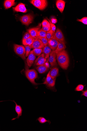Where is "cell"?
Segmentation results:
<instances>
[{
  "label": "cell",
  "instance_id": "cell-19",
  "mask_svg": "<svg viewBox=\"0 0 87 131\" xmlns=\"http://www.w3.org/2000/svg\"><path fill=\"white\" fill-rule=\"evenodd\" d=\"M58 69L57 68H54L50 71V75L52 78L55 79L58 75Z\"/></svg>",
  "mask_w": 87,
  "mask_h": 131
},
{
  "label": "cell",
  "instance_id": "cell-6",
  "mask_svg": "<svg viewBox=\"0 0 87 131\" xmlns=\"http://www.w3.org/2000/svg\"><path fill=\"white\" fill-rule=\"evenodd\" d=\"M53 39L58 41L59 42L65 45L64 37L61 30L59 28L57 29L55 32L52 38Z\"/></svg>",
  "mask_w": 87,
  "mask_h": 131
},
{
  "label": "cell",
  "instance_id": "cell-14",
  "mask_svg": "<svg viewBox=\"0 0 87 131\" xmlns=\"http://www.w3.org/2000/svg\"><path fill=\"white\" fill-rule=\"evenodd\" d=\"M59 42L53 38L48 41V45L52 51H55L57 48Z\"/></svg>",
  "mask_w": 87,
  "mask_h": 131
},
{
  "label": "cell",
  "instance_id": "cell-22",
  "mask_svg": "<svg viewBox=\"0 0 87 131\" xmlns=\"http://www.w3.org/2000/svg\"><path fill=\"white\" fill-rule=\"evenodd\" d=\"M54 36L53 31L51 29L50 30L47 32L46 34V38L49 41L53 38Z\"/></svg>",
  "mask_w": 87,
  "mask_h": 131
},
{
  "label": "cell",
  "instance_id": "cell-36",
  "mask_svg": "<svg viewBox=\"0 0 87 131\" xmlns=\"http://www.w3.org/2000/svg\"><path fill=\"white\" fill-rule=\"evenodd\" d=\"M52 23L54 24L58 22V20L56 19L55 18H52L50 21Z\"/></svg>",
  "mask_w": 87,
  "mask_h": 131
},
{
  "label": "cell",
  "instance_id": "cell-31",
  "mask_svg": "<svg viewBox=\"0 0 87 131\" xmlns=\"http://www.w3.org/2000/svg\"><path fill=\"white\" fill-rule=\"evenodd\" d=\"M52 78L51 77L50 75V72H48L45 81H44V83L42 84L46 85L52 79Z\"/></svg>",
  "mask_w": 87,
  "mask_h": 131
},
{
  "label": "cell",
  "instance_id": "cell-13",
  "mask_svg": "<svg viewBox=\"0 0 87 131\" xmlns=\"http://www.w3.org/2000/svg\"><path fill=\"white\" fill-rule=\"evenodd\" d=\"M13 9L14 11L16 12H20L24 13H26L27 12L25 5L22 3L18 4L15 7L13 8Z\"/></svg>",
  "mask_w": 87,
  "mask_h": 131
},
{
  "label": "cell",
  "instance_id": "cell-9",
  "mask_svg": "<svg viewBox=\"0 0 87 131\" xmlns=\"http://www.w3.org/2000/svg\"><path fill=\"white\" fill-rule=\"evenodd\" d=\"M48 58L49 61L52 67L57 66L56 61V54L55 51H52L51 53Z\"/></svg>",
  "mask_w": 87,
  "mask_h": 131
},
{
  "label": "cell",
  "instance_id": "cell-29",
  "mask_svg": "<svg viewBox=\"0 0 87 131\" xmlns=\"http://www.w3.org/2000/svg\"><path fill=\"white\" fill-rule=\"evenodd\" d=\"M84 86L82 84H80L78 85L75 89L76 91H82L84 88Z\"/></svg>",
  "mask_w": 87,
  "mask_h": 131
},
{
  "label": "cell",
  "instance_id": "cell-4",
  "mask_svg": "<svg viewBox=\"0 0 87 131\" xmlns=\"http://www.w3.org/2000/svg\"><path fill=\"white\" fill-rule=\"evenodd\" d=\"M14 51L16 53L23 59L26 60L25 48L22 45L15 44L14 45Z\"/></svg>",
  "mask_w": 87,
  "mask_h": 131
},
{
  "label": "cell",
  "instance_id": "cell-28",
  "mask_svg": "<svg viewBox=\"0 0 87 131\" xmlns=\"http://www.w3.org/2000/svg\"><path fill=\"white\" fill-rule=\"evenodd\" d=\"M47 19L49 21L50 23L51 29L53 31V34L54 35V33L55 32V31L56 29V27L55 25L54 24L52 23L50 20H49L48 18H47Z\"/></svg>",
  "mask_w": 87,
  "mask_h": 131
},
{
  "label": "cell",
  "instance_id": "cell-35",
  "mask_svg": "<svg viewBox=\"0 0 87 131\" xmlns=\"http://www.w3.org/2000/svg\"><path fill=\"white\" fill-rule=\"evenodd\" d=\"M30 36H31L29 33L26 32L24 35L22 39V40H26L29 38V37Z\"/></svg>",
  "mask_w": 87,
  "mask_h": 131
},
{
  "label": "cell",
  "instance_id": "cell-17",
  "mask_svg": "<svg viewBox=\"0 0 87 131\" xmlns=\"http://www.w3.org/2000/svg\"><path fill=\"white\" fill-rule=\"evenodd\" d=\"M14 102L15 103L16 105L15 110L18 114V116L16 117L13 118V119H12V120H14L16 118H19L20 116L22 115V111L20 106L18 105L14 101Z\"/></svg>",
  "mask_w": 87,
  "mask_h": 131
},
{
  "label": "cell",
  "instance_id": "cell-27",
  "mask_svg": "<svg viewBox=\"0 0 87 131\" xmlns=\"http://www.w3.org/2000/svg\"><path fill=\"white\" fill-rule=\"evenodd\" d=\"M38 39L40 40L43 43L45 46L48 45V40L46 37H39Z\"/></svg>",
  "mask_w": 87,
  "mask_h": 131
},
{
  "label": "cell",
  "instance_id": "cell-11",
  "mask_svg": "<svg viewBox=\"0 0 87 131\" xmlns=\"http://www.w3.org/2000/svg\"><path fill=\"white\" fill-rule=\"evenodd\" d=\"M32 48H42L45 46L42 41L39 39H35L32 45L30 46Z\"/></svg>",
  "mask_w": 87,
  "mask_h": 131
},
{
  "label": "cell",
  "instance_id": "cell-2",
  "mask_svg": "<svg viewBox=\"0 0 87 131\" xmlns=\"http://www.w3.org/2000/svg\"><path fill=\"white\" fill-rule=\"evenodd\" d=\"M25 73L26 76L30 82L35 85H38L35 82V80L38 77V73L34 70H29L28 66L26 63Z\"/></svg>",
  "mask_w": 87,
  "mask_h": 131
},
{
  "label": "cell",
  "instance_id": "cell-37",
  "mask_svg": "<svg viewBox=\"0 0 87 131\" xmlns=\"http://www.w3.org/2000/svg\"><path fill=\"white\" fill-rule=\"evenodd\" d=\"M84 96L85 97H87V90L85 91H82V96Z\"/></svg>",
  "mask_w": 87,
  "mask_h": 131
},
{
  "label": "cell",
  "instance_id": "cell-8",
  "mask_svg": "<svg viewBox=\"0 0 87 131\" xmlns=\"http://www.w3.org/2000/svg\"><path fill=\"white\" fill-rule=\"evenodd\" d=\"M48 58L44 63L36 67V69L40 74H42L46 72L48 69L49 65Z\"/></svg>",
  "mask_w": 87,
  "mask_h": 131
},
{
  "label": "cell",
  "instance_id": "cell-32",
  "mask_svg": "<svg viewBox=\"0 0 87 131\" xmlns=\"http://www.w3.org/2000/svg\"><path fill=\"white\" fill-rule=\"evenodd\" d=\"M77 21L81 22L85 25L87 24V17H83L81 19L77 20Z\"/></svg>",
  "mask_w": 87,
  "mask_h": 131
},
{
  "label": "cell",
  "instance_id": "cell-21",
  "mask_svg": "<svg viewBox=\"0 0 87 131\" xmlns=\"http://www.w3.org/2000/svg\"><path fill=\"white\" fill-rule=\"evenodd\" d=\"M66 48V46L65 45L59 42L58 47L55 50L56 53H57L64 50Z\"/></svg>",
  "mask_w": 87,
  "mask_h": 131
},
{
  "label": "cell",
  "instance_id": "cell-3",
  "mask_svg": "<svg viewBox=\"0 0 87 131\" xmlns=\"http://www.w3.org/2000/svg\"><path fill=\"white\" fill-rule=\"evenodd\" d=\"M30 2L35 7L41 10L45 9L48 5L46 0H32Z\"/></svg>",
  "mask_w": 87,
  "mask_h": 131
},
{
  "label": "cell",
  "instance_id": "cell-20",
  "mask_svg": "<svg viewBox=\"0 0 87 131\" xmlns=\"http://www.w3.org/2000/svg\"><path fill=\"white\" fill-rule=\"evenodd\" d=\"M35 39L32 36H30L27 39L22 40V44L24 46H30L32 45Z\"/></svg>",
  "mask_w": 87,
  "mask_h": 131
},
{
  "label": "cell",
  "instance_id": "cell-5",
  "mask_svg": "<svg viewBox=\"0 0 87 131\" xmlns=\"http://www.w3.org/2000/svg\"><path fill=\"white\" fill-rule=\"evenodd\" d=\"M34 17L31 14H29L24 15L20 18V20L22 24L28 26L29 25L32 23Z\"/></svg>",
  "mask_w": 87,
  "mask_h": 131
},
{
  "label": "cell",
  "instance_id": "cell-18",
  "mask_svg": "<svg viewBox=\"0 0 87 131\" xmlns=\"http://www.w3.org/2000/svg\"><path fill=\"white\" fill-rule=\"evenodd\" d=\"M52 52V49L48 45L45 46L43 49V53L44 54L45 57L46 59L49 57L51 53Z\"/></svg>",
  "mask_w": 87,
  "mask_h": 131
},
{
  "label": "cell",
  "instance_id": "cell-33",
  "mask_svg": "<svg viewBox=\"0 0 87 131\" xmlns=\"http://www.w3.org/2000/svg\"><path fill=\"white\" fill-rule=\"evenodd\" d=\"M42 29L46 32H48L51 29L50 24H48L47 26L42 27Z\"/></svg>",
  "mask_w": 87,
  "mask_h": 131
},
{
  "label": "cell",
  "instance_id": "cell-23",
  "mask_svg": "<svg viewBox=\"0 0 87 131\" xmlns=\"http://www.w3.org/2000/svg\"><path fill=\"white\" fill-rule=\"evenodd\" d=\"M32 51L36 56H39L43 52V49L42 48H35Z\"/></svg>",
  "mask_w": 87,
  "mask_h": 131
},
{
  "label": "cell",
  "instance_id": "cell-16",
  "mask_svg": "<svg viewBox=\"0 0 87 131\" xmlns=\"http://www.w3.org/2000/svg\"><path fill=\"white\" fill-rule=\"evenodd\" d=\"M16 4L14 0H6L4 3V7L5 9H8Z\"/></svg>",
  "mask_w": 87,
  "mask_h": 131
},
{
  "label": "cell",
  "instance_id": "cell-26",
  "mask_svg": "<svg viewBox=\"0 0 87 131\" xmlns=\"http://www.w3.org/2000/svg\"><path fill=\"white\" fill-rule=\"evenodd\" d=\"M47 32L43 30L41 28L39 31V37H46Z\"/></svg>",
  "mask_w": 87,
  "mask_h": 131
},
{
  "label": "cell",
  "instance_id": "cell-25",
  "mask_svg": "<svg viewBox=\"0 0 87 131\" xmlns=\"http://www.w3.org/2000/svg\"><path fill=\"white\" fill-rule=\"evenodd\" d=\"M24 47L25 48L26 51V57H27L30 54L31 52V49H32L30 46L26 45L24 46Z\"/></svg>",
  "mask_w": 87,
  "mask_h": 131
},
{
  "label": "cell",
  "instance_id": "cell-10",
  "mask_svg": "<svg viewBox=\"0 0 87 131\" xmlns=\"http://www.w3.org/2000/svg\"><path fill=\"white\" fill-rule=\"evenodd\" d=\"M47 61L45 57V55L42 53L39 56L35 61L34 64L36 66H40L44 63Z\"/></svg>",
  "mask_w": 87,
  "mask_h": 131
},
{
  "label": "cell",
  "instance_id": "cell-1",
  "mask_svg": "<svg viewBox=\"0 0 87 131\" xmlns=\"http://www.w3.org/2000/svg\"><path fill=\"white\" fill-rule=\"evenodd\" d=\"M56 54V59L58 63L62 68L66 70L69 65V58L65 50L59 52Z\"/></svg>",
  "mask_w": 87,
  "mask_h": 131
},
{
  "label": "cell",
  "instance_id": "cell-12",
  "mask_svg": "<svg viewBox=\"0 0 87 131\" xmlns=\"http://www.w3.org/2000/svg\"><path fill=\"white\" fill-rule=\"evenodd\" d=\"M27 59V65L30 67L32 66L36 58V56L34 53L33 51H31Z\"/></svg>",
  "mask_w": 87,
  "mask_h": 131
},
{
  "label": "cell",
  "instance_id": "cell-24",
  "mask_svg": "<svg viewBox=\"0 0 87 131\" xmlns=\"http://www.w3.org/2000/svg\"><path fill=\"white\" fill-rule=\"evenodd\" d=\"M56 79L52 78L50 82L46 85L48 87H54L55 85Z\"/></svg>",
  "mask_w": 87,
  "mask_h": 131
},
{
  "label": "cell",
  "instance_id": "cell-34",
  "mask_svg": "<svg viewBox=\"0 0 87 131\" xmlns=\"http://www.w3.org/2000/svg\"><path fill=\"white\" fill-rule=\"evenodd\" d=\"M50 24V23L48 20L45 19L43 20L42 23V27L47 26Z\"/></svg>",
  "mask_w": 87,
  "mask_h": 131
},
{
  "label": "cell",
  "instance_id": "cell-15",
  "mask_svg": "<svg viewBox=\"0 0 87 131\" xmlns=\"http://www.w3.org/2000/svg\"><path fill=\"white\" fill-rule=\"evenodd\" d=\"M66 3L62 0H58L56 3L57 8L61 13H62L64 10Z\"/></svg>",
  "mask_w": 87,
  "mask_h": 131
},
{
  "label": "cell",
  "instance_id": "cell-7",
  "mask_svg": "<svg viewBox=\"0 0 87 131\" xmlns=\"http://www.w3.org/2000/svg\"><path fill=\"white\" fill-rule=\"evenodd\" d=\"M41 26V24L40 23L38 26L32 28L28 30V33L34 39H38V32L40 29Z\"/></svg>",
  "mask_w": 87,
  "mask_h": 131
},
{
  "label": "cell",
  "instance_id": "cell-30",
  "mask_svg": "<svg viewBox=\"0 0 87 131\" xmlns=\"http://www.w3.org/2000/svg\"><path fill=\"white\" fill-rule=\"evenodd\" d=\"M38 120L40 123H43L46 122H47L50 123V122L49 121L47 120L44 117H39L38 119Z\"/></svg>",
  "mask_w": 87,
  "mask_h": 131
}]
</instances>
